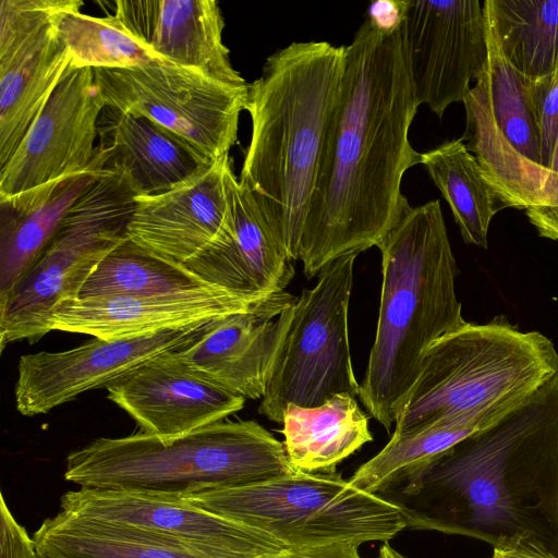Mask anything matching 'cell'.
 Here are the masks:
<instances>
[{
  "mask_svg": "<svg viewBox=\"0 0 558 558\" xmlns=\"http://www.w3.org/2000/svg\"><path fill=\"white\" fill-rule=\"evenodd\" d=\"M230 156L158 196L136 198L126 234L140 245L185 264L231 233L226 173Z\"/></svg>",
  "mask_w": 558,
  "mask_h": 558,
  "instance_id": "18",
  "label": "cell"
},
{
  "mask_svg": "<svg viewBox=\"0 0 558 558\" xmlns=\"http://www.w3.org/2000/svg\"><path fill=\"white\" fill-rule=\"evenodd\" d=\"M547 170L558 173V137H557V142H556L555 150H554V154H553V157H551V160H550V163H549V167Z\"/></svg>",
  "mask_w": 558,
  "mask_h": 558,
  "instance_id": "37",
  "label": "cell"
},
{
  "mask_svg": "<svg viewBox=\"0 0 558 558\" xmlns=\"http://www.w3.org/2000/svg\"><path fill=\"white\" fill-rule=\"evenodd\" d=\"M530 96L541 138V166L548 169L558 137V68L530 77Z\"/></svg>",
  "mask_w": 558,
  "mask_h": 558,
  "instance_id": "31",
  "label": "cell"
},
{
  "mask_svg": "<svg viewBox=\"0 0 558 558\" xmlns=\"http://www.w3.org/2000/svg\"><path fill=\"white\" fill-rule=\"evenodd\" d=\"M108 399L143 433L170 438L226 420L245 399L196 376L168 353L156 356L107 386Z\"/></svg>",
  "mask_w": 558,
  "mask_h": 558,
  "instance_id": "17",
  "label": "cell"
},
{
  "mask_svg": "<svg viewBox=\"0 0 558 558\" xmlns=\"http://www.w3.org/2000/svg\"><path fill=\"white\" fill-rule=\"evenodd\" d=\"M407 527L558 558V373L495 424L374 493Z\"/></svg>",
  "mask_w": 558,
  "mask_h": 558,
  "instance_id": "2",
  "label": "cell"
},
{
  "mask_svg": "<svg viewBox=\"0 0 558 558\" xmlns=\"http://www.w3.org/2000/svg\"><path fill=\"white\" fill-rule=\"evenodd\" d=\"M493 558H535L513 551L494 549Z\"/></svg>",
  "mask_w": 558,
  "mask_h": 558,
  "instance_id": "36",
  "label": "cell"
},
{
  "mask_svg": "<svg viewBox=\"0 0 558 558\" xmlns=\"http://www.w3.org/2000/svg\"><path fill=\"white\" fill-rule=\"evenodd\" d=\"M524 210L539 236L558 241V173L546 169L534 205Z\"/></svg>",
  "mask_w": 558,
  "mask_h": 558,
  "instance_id": "32",
  "label": "cell"
},
{
  "mask_svg": "<svg viewBox=\"0 0 558 558\" xmlns=\"http://www.w3.org/2000/svg\"><path fill=\"white\" fill-rule=\"evenodd\" d=\"M49 558H214L141 530L80 518L63 511L33 534Z\"/></svg>",
  "mask_w": 558,
  "mask_h": 558,
  "instance_id": "26",
  "label": "cell"
},
{
  "mask_svg": "<svg viewBox=\"0 0 558 558\" xmlns=\"http://www.w3.org/2000/svg\"><path fill=\"white\" fill-rule=\"evenodd\" d=\"M37 558H49V557H47V556H45V555H40V554H38V555H37Z\"/></svg>",
  "mask_w": 558,
  "mask_h": 558,
  "instance_id": "38",
  "label": "cell"
},
{
  "mask_svg": "<svg viewBox=\"0 0 558 558\" xmlns=\"http://www.w3.org/2000/svg\"><path fill=\"white\" fill-rule=\"evenodd\" d=\"M306 216L299 259L312 279L335 259L378 247L411 208L404 173L421 162L409 141L418 105L401 24L365 15L350 45Z\"/></svg>",
  "mask_w": 558,
  "mask_h": 558,
  "instance_id": "1",
  "label": "cell"
},
{
  "mask_svg": "<svg viewBox=\"0 0 558 558\" xmlns=\"http://www.w3.org/2000/svg\"><path fill=\"white\" fill-rule=\"evenodd\" d=\"M229 293L232 292L208 283L183 264L166 258L126 236L99 263L78 298L121 294L190 299Z\"/></svg>",
  "mask_w": 558,
  "mask_h": 558,
  "instance_id": "25",
  "label": "cell"
},
{
  "mask_svg": "<svg viewBox=\"0 0 558 558\" xmlns=\"http://www.w3.org/2000/svg\"><path fill=\"white\" fill-rule=\"evenodd\" d=\"M56 28L70 51L73 68L122 69L161 60L113 15L95 17L81 9L65 10L57 15Z\"/></svg>",
  "mask_w": 558,
  "mask_h": 558,
  "instance_id": "30",
  "label": "cell"
},
{
  "mask_svg": "<svg viewBox=\"0 0 558 558\" xmlns=\"http://www.w3.org/2000/svg\"><path fill=\"white\" fill-rule=\"evenodd\" d=\"M60 506L63 512L141 530L214 558H265L290 548L184 499L80 488L65 493Z\"/></svg>",
  "mask_w": 558,
  "mask_h": 558,
  "instance_id": "13",
  "label": "cell"
},
{
  "mask_svg": "<svg viewBox=\"0 0 558 558\" xmlns=\"http://www.w3.org/2000/svg\"><path fill=\"white\" fill-rule=\"evenodd\" d=\"M100 173L93 162L85 172L0 198V298L33 267L77 198Z\"/></svg>",
  "mask_w": 558,
  "mask_h": 558,
  "instance_id": "23",
  "label": "cell"
},
{
  "mask_svg": "<svg viewBox=\"0 0 558 558\" xmlns=\"http://www.w3.org/2000/svg\"><path fill=\"white\" fill-rule=\"evenodd\" d=\"M558 373V352L507 318L465 323L436 340L393 434L453 421L501 418Z\"/></svg>",
  "mask_w": 558,
  "mask_h": 558,
  "instance_id": "6",
  "label": "cell"
},
{
  "mask_svg": "<svg viewBox=\"0 0 558 558\" xmlns=\"http://www.w3.org/2000/svg\"><path fill=\"white\" fill-rule=\"evenodd\" d=\"M359 546L360 544L352 542H336L319 546L292 547L265 558H362Z\"/></svg>",
  "mask_w": 558,
  "mask_h": 558,
  "instance_id": "34",
  "label": "cell"
},
{
  "mask_svg": "<svg viewBox=\"0 0 558 558\" xmlns=\"http://www.w3.org/2000/svg\"><path fill=\"white\" fill-rule=\"evenodd\" d=\"M296 299L284 290L254 310L215 317L167 353L233 395L262 399Z\"/></svg>",
  "mask_w": 558,
  "mask_h": 558,
  "instance_id": "15",
  "label": "cell"
},
{
  "mask_svg": "<svg viewBox=\"0 0 558 558\" xmlns=\"http://www.w3.org/2000/svg\"><path fill=\"white\" fill-rule=\"evenodd\" d=\"M136 198L117 174L100 173L63 219L40 257L0 298V347L49 332L61 303L78 298L99 263L126 236Z\"/></svg>",
  "mask_w": 558,
  "mask_h": 558,
  "instance_id": "8",
  "label": "cell"
},
{
  "mask_svg": "<svg viewBox=\"0 0 558 558\" xmlns=\"http://www.w3.org/2000/svg\"><path fill=\"white\" fill-rule=\"evenodd\" d=\"M81 0L0 1V168L10 159L71 64L57 15Z\"/></svg>",
  "mask_w": 558,
  "mask_h": 558,
  "instance_id": "11",
  "label": "cell"
},
{
  "mask_svg": "<svg viewBox=\"0 0 558 558\" xmlns=\"http://www.w3.org/2000/svg\"><path fill=\"white\" fill-rule=\"evenodd\" d=\"M344 60V46L294 41L271 53L248 84L252 134L239 182L291 262L299 259Z\"/></svg>",
  "mask_w": 558,
  "mask_h": 558,
  "instance_id": "3",
  "label": "cell"
},
{
  "mask_svg": "<svg viewBox=\"0 0 558 558\" xmlns=\"http://www.w3.org/2000/svg\"><path fill=\"white\" fill-rule=\"evenodd\" d=\"M203 323L132 339L94 338L65 351L22 355L14 386L15 408L25 416L46 414L178 347Z\"/></svg>",
  "mask_w": 558,
  "mask_h": 558,
  "instance_id": "16",
  "label": "cell"
},
{
  "mask_svg": "<svg viewBox=\"0 0 558 558\" xmlns=\"http://www.w3.org/2000/svg\"><path fill=\"white\" fill-rule=\"evenodd\" d=\"M0 558H37L33 537L17 523L0 496Z\"/></svg>",
  "mask_w": 558,
  "mask_h": 558,
  "instance_id": "33",
  "label": "cell"
},
{
  "mask_svg": "<svg viewBox=\"0 0 558 558\" xmlns=\"http://www.w3.org/2000/svg\"><path fill=\"white\" fill-rule=\"evenodd\" d=\"M275 294L265 299L233 293L190 299L121 294L76 298L57 306L48 329L85 333L107 341L132 339L251 311Z\"/></svg>",
  "mask_w": 558,
  "mask_h": 558,
  "instance_id": "22",
  "label": "cell"
},
{
  "mask_svg": "<svg viewBox=\"0 0 558 558\" xmlns=\"http://www.w3.org/2000/svg\"><path fill=\"white\" fill-rule=\"evenodd\" d=\"M94 75L106 106L149 119L211 162L228 156L238 141L248 84L221 83L162 60L132 68H97Z\"/></svg>",
  "mask_w": 558,
  "mask_h": 558,
  "instance_id": "10",
  "label": "cell"
},
{
  "mask_svg": "<svg viewBox=\"0 0 558 558\" xmlns=\"http://www.w3.org/2000/svg\"><path fill=\"white\" fill-rule=\"evenodd\" d=\"M420 163L450 206L464 242L487 248L490 221L501 207L461 137L422 153Z\"/></svg>",
  "mask_w": 558,
  "mask_h": 558,
  "instance_id": "27",
  "label": "cell"
},
{
  "mask_svg": "<svg viewBox=\"0 0 558 558\" xmlns=\"http://www.w3.org/2000/svg\"><path fill=\"white\" fill-rule=\"evenodd\" d=\"M258 530L288 547L387 542L407 527L402 512L336 472H296L260 484L182 498Z\"/></svg>",
  "mask_w": 558,
  "mask_h": 558,
  "instance_id": "7",
  "label": "cell"
},
{
  "mask_svg": "<svg viewBox=\"0 0 558 558\" xmlns=\"http://www.w3.org/2000/svg\"><path fill=\"white\" fill-rule=\"evenodd\" d=\"M282 425L288 460L301 472H335L338 463L373 440L368 417L348 393L316 408L291 404Z\"/></svg>",
  "mask_w": 558,
  "mask_h": 558,
  "instance_id": "24",
  "label": "cell"
},
{
  "mask_svg": "<svg viewBox=\"0 0 558 558\" xmlns=\"http://www.w3.org/2000/svg\"><path fill=\"white\" fill-rule=\"evenodd\" d=\"M283 442L253 420H223L185 435L100 437L70 452L64 480L81 488L168 498L240 488L296 473Z\"/></svg>",
  "mask_w": 558,
  "mask_h": 558,
  "instance_id": "5",
  "label": "cell"
},
{
  "mask_svg": "<svg viewBox=\"0 0 558 558\" xmlns=\"http://www.w3.org/2000/svg\"><path fill=\"white\" fill-rule=\"evenodd\" d=\"M377 558H407L392 548L387 542L381 546Z\"/></svg>",
  "mask_w": 558,
  "mask_h": 558,
  "instance_id": "35",
  "label": "cell"
},
{
  "mask_svg": "<svg viewBox=\"0 0 558 558\" xmlns=\"http://www.w3.org/2000/svg\"><path fill=\"white\" fill-rule=\"evenodd\" d=\"M499 420L453 421L415 432L392 434L387 445L362 464L348 482L356 488L374 494L380 487L397 481L417 465Z\"/></svg>",
  "mask_w": 558,
  "mask_h": 558,
  "instance_id": "29",
  "label": "cell"
},
{
  "mask_svg": "<svg viewBox=\"0 0 558 558\" xmlns=\"http://www.w3.org/2000/svg\"><path fill=\"white\" fill-rule=\"evenodd\" d=\"M113 17L157 58L221 83H247L222 41L225 21L215 0H117Z\"/></svg>",
  "mask_w": 558,
  "mask_h": 558,
  "instance_id": "19",
  "label": "cell"
},
{
  "mask_svg": "<svg viewBox=\"0 0 558 558\" xmlns=\"http://www.w3.org/2000/svg\"><path fill=\"white\" fill-rule=\"evenodd\" d=\"M488 17L507 60L534 78L558 68V0H485Z\"/></svg>",
  "mask_w": 558,
  "mask_h": 558,
  "instance_id": "28",
  "label": "cell"
},
{
  "mask_svg": "<svg viewBox=\"0 0 558 558\" xmlns=\"http://www.w3.org/2000/svg\"><path fill=\"white\" fill-rule=\"evenodd\" d=\"M484 2L404 0L402 44L418 106L439 119L463 101L487 60Z\"/></svg>",
  "mask_w": 558,
  "mask_h": 558,
  "instance_id": "12",
  "label": "cell"
},
{
  "mask_svg": "<svg viewBox=\"0 0 558 558\" xmlns=\"http://www.w3.org/2000/svg\"><path fill=\"white\" fill-rule=\"evenodd\" d=\"M97 131L94 165L119 175L135 198L168 193L214 163L161 125L110 106L102 109Z\"/></svg>",
  "mask_w": 558,
  "mask_h": 558,
  "instance_id": "20",
  "label": "cell"
},
{
  "mask_svg": "<svg viewBox=\"0 0 558 558\" xmlns=\"http://www.w3.org/2000/svg\"><path fill=\"white\" fill-rule=\"evenodd\" d=\"M105 102L93 68L69 66L0 170V198L89 170Z\"/></svg>",
  "mask_w": 558,
  "mask_h": 558,
  "instance_id": "14",
  "label": "cell"
},
{
  "mask_svg": "<svg viewBox=\"0 0 558 558\" xmlns=\"http://www.w3.org/2000/svg\"><path fill=\"white\" fill-rule=\"evenodd\" d=\"M231 233L183 264L208 283L234 294L265 299L284 291L294 275L251 192L226 173Z\"/></svg>",
  "mask_w": 558,
  "mask_h": 558,
  "instance_id": "21",
  "label": "cell"
},
{
  "mask_svg": "<svg viewBox=\"0 0 558 558\" xmlns=\"http://www.w3.org/2000/svg\"><path fill=\"white\" fill-rule=\"evenodd\" d=\"M377 328L360 399L390 430L429 347L466 323L456 292L457 262L439 201L411 207L378 246Z\"/></svg>",
  "mask_w": 558,
  "mask_h": 558,
  "instance_id": "4",
  "label": "cell"
},
{
  "mask_svg": "<svg viewBox=\"0 0 558 558\" xmlns=\"http://www.w3.org/2000/svg\"><path fill=\"white\" fill-rule=\"evenodd\" d=\"M359 253L326 265L303 289L274 361L259 414L282 424L289 405L316 408L337 395H360L348 329L353 269Z\"/></svg>",
  "mask_w": 558,
  "mask_h": 558,
  "instance_id": "9",
  "label": "cell"
}]
</instances>
